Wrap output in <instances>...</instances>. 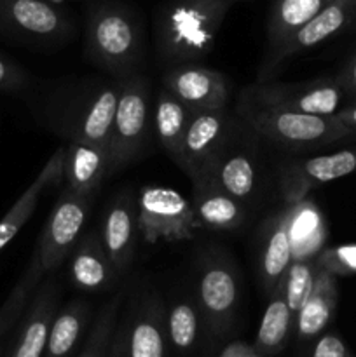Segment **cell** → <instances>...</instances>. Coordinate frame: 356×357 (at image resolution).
<instances>
[{
  "label": "cell",
  "mask_w": 356,
  "mask_h": 357,
  "mask_svg": "<svg viewBox=\"0 0 356 357\" xmlns=\"http://www.w3.org/2000/svg\"><path fill=\"white\" fill-rule=\"evenodd\" d=\"M63 164H65V146H59L49 157V160L44 164L37 178L31 181L30 187L20 195V199L14 202L13 208L0 220V251L27 225V222L34 215L35 208H37L38 201H40V195L44 194L45 188L63 180Z\"/></svg>",
  "instance_id": "7402d4cb"
},
{
  "label": "cell",
  "mask_w": 356,
  "mask_h": 357,
  "mask_svg": "<svg viewBox=\"0 0 356 357\" xmlns=\"http://www.w3.org/2000/svg\"><path fill=\"white\" fill-rule=\"evenodd\" d=\"M309 357H355L353 352L349 351L348 345L344 344L337 333H328L320 335L314 342L313 349H311Z\"/></svg>",
  "instance_id": "836d02e7"
},
{
  "label": "cell",
  "mask_w": 356,
  "mask_h": 357,
  "mask_svg": "<svg viewBox=\"0 0 356 357\" xmlns=\"http://www.w3.org/2000/svg\"><path fill=\"white\" fill-rule=\"evenodd\" d=\"M295 314L286 305L281 288L269 295V303L262 316L253 349L262 357L278 356L285 351L290 337L295 333Z\"/></svg>",
  "instance_id": "484cf974"
},
{
  "label": "cell",
  "mask_w": 356,
  "mask_h": 357,
  "mask_svg": "<svg viewBox=\"0 0 356 357\" xmlns=\"http://www.w3.org/2000/svg\"><path fill=\"white\" fill-rule=\"evenodd\" d=\"M316 260L320 267L327 268L334 275L353 274L356 272V246H342L323 251Z\"/></svg>",
  "instance_id": "d6a6232c"
},
{
  "label": "cell",
  "mask_w": 356,
  "mask_h": 357,
  "mask_svg": "<svg viewBox=\"0 0 356 357\" xmlns=\"http://www.w3.org/2000/svg\"><path fill=\"white\" fill-rule=\"evenodd\" d=\"M138 234V204L133 195H117L103 216L101 241L119 275L131 267Z\"/></svg>",
  "instance_id": "9a60e30c"
},
{
  "label": "cell",
  "mask_w": 356,
  "mask_h": 357,
  "mask_svg": "<svg viewBox=\"0 0 356 357\" xmlns=\"http://www.w3.org/2000/svg\"><path fill=\"white\" fill-rule=\"evenodd\" d=\"M293 261L292 211H281L271 216L262 237L258 274L265 293L271 295L281 284Z\"/></svg>",
  "instance_id": "ac0fdd59"
},
{
  "label": "cell",
  "mask_w": 356,
  "mask_h": 357,
  "mask_svg": "<svg viewBox=\"0 0 356 357\" xmlns=\"http://www.w3.org/2000/svg\"><path fill=\"white\" fill-rule=\"evenodd\" d=\"M218 357H262L253 349V345H248L244 342H232L227 345Z\"/></svg>",
  "instance_id": "74e56055"
},
{
  "label": "cell",
  "mask_w": 356,
  "mask_h": 357,
  "mask_svg": "<svg viewBox=\"0 0 356 357\" xmlns=\"http://www.w3.org/2000/svg\"><path fill=\"white\" fill-rule=\"evenodd\" d=\"M194 112L181 103L175 94L159 87L154 103V129L164 152L171 157L175 164H180L181 146H184L185 131L188 128Z\"/></svg>",
  "instance_id": "d4e9b609"
},
{
  "label": "cell",
  "mask_w": 356,
  "mask_h": 357,
  "mask_svg": "<svg viewBox=\"0 0 356 357\" xmlns=\"http://www.w3.org/2000/svg\"><path fill=\"white\" fill-rule=\"evenodd\" d=\"M47 2H51V3H56V6H58V3H61V2H66V0H47Z\"/></svg>",
  "instance_id": "ab89813d"
},
{
  "label": "cell",
  "mask_w": 356,
  "mask_h": 357,
  "mask_svg": "<svg viewBox=\"0 0 356 357\" xmlns=\"http://www.w3.org/2000/svg\"><path fill=\"white\" fill-rule=\"evenodd\" d=\"M195 300L209 333L215 337L227 335L239 305V284L232 264L225 257L209 255L202 261Z\"/></svg>",
  "instance_id": "52a82bcc"
},
{
  "label": "cell",
  "mask_w": 356,
  "mask_h": 357,
  "mask_svg": "<svg viewBox=\"0 0 356 357\" xmlns=\"http://www.w3.org/2000/svg\"><path fill=\"white\" fill-rule=\"evenodd\" d=\"M335 79H337L342 91H344L346 98H349L351 103H356V49L353 51V54L349 56L346 65L342 66L341 73H339Z\"/></svg>",
  "instance_id": "d590c367"
},
{
  "label": "cell",
  "mask_w": 356,
  "mask_h": 357,
  "mask_svg": "<svg viewBox=\"0 0 356 357\" xmlns=\"http://www.w3.org/2000/svg\"><path fill=\"white\" fill-rule=\"evenodd\" d=\"M202 178L212 180L216 187L222 188L230 197L237 199L243 204H250L255 197L258 185L257 164L248 153L223 150L218 159L213 162L208 173ZM201 180V178H199Z\"/></svg>",
  "instance_id": "cb8c5ba5"
},
{
  "label": "cell",
  "mask_w": 356,
  "mask_h": 357,
  "mask_svg": "<svg viewBox=\"0 0 356 357\" xmlns=\"http://www.w3.org/2000/svg\"><path fill=\"white\" fill-rule=\"evenodd\" d=\"M70 278L75 288L87 293L108 289L119 274L101 241V234H84L70 253Z\"/></svg>",
  "instance_id": "e0dca14e"
},
{
  "label": "cell",
  "mask_w": 356,
  "mask_h": 357,
  "mask_svg": "<svg viewBox=\"0 0 356 357\" xmlns=\"http://www.w3.org/2000/svg\"><path fill=\"white\" fill-rule=\"evenodd\" d=\"M192 208L199 227L209 230H237L244 225L248 206L216 187L208 178L192 181Z\"/></svg>",
  "instance_id": "d6986e66"
},
{
  "label": "cell",
  "mask_w": 356,
  "mask_h": 357,
  "mask_svg": "<svg viewBox=\"0 0 356 357\" xmlns=\"http://www.w3.org/2000/svg\"><path fill=\"white\" fill-rule=\"evenodd\" d=\"M89 319V307L82 300H72L58 310L49 333L44 357H77Z\"/></svg>",
  "instance_id": "83f0119b"
},
{
  "label": "cell",
  "mask_w": 356,
  "mask_h": 357,
  "mask_svg": "<svg viewBox=\"0 0 356 357\" xmlns=\"http://www.w3.org/2000/svg\"><path fill=\"white\" fill-rule=\"evenodd\" d=\"M70 21L47 0H0V33L24 42L54 44L70 33Z\"/></svg>",
  "instance_id": "30bf717a"
},
{
  "label": "cell",
  "mask_w": 356,
  "mask_h": 357,
  "mask_svg": "<svg viewBox=\"0 0 356 357\" xmlns=\"http://www.w3.org/2000/svg\"><path fill=\"white\" fill-rule=\"evenodd\" d=\"M163 87L192 112L220 110L229 101L227 77L195 63L171 66L163 75Z\"/></svg>",
  "instance_id": "4fadbf2b"
},
{
  "label": "cell",
  "mask_w": 356,
  "mask_h": 357,
  "mask_svg": "<svg viewBox=\"0 0 356 357\" xmlns=\"http://www.w3.org/2000/svg\"><path fill=\"white\" fill-rule=\"evenodd\" d=\"M117 101L119 84L100 87L80 110H75L72 114L68 131H66L70 142L108 150Z\"/></svg>",
  "instance_id": "2e32d148"
},
{
  "label": "cell",
  "mask_w": 356,
  "mask_h": 357,
  "mask_svg": "<svg viewBox=\"0 0 356 357\" xmlns=\"http://www.w3.org/2000/svg\"><path fill=\"white\" fill-rule=\"evenodd\" d=\"M166 309L159 296L147 295L128 323V357H166Z\"/></svg>",
  "instance_id": "44dd1931"
},
{
  "label": "cell",
  "mask_w": 356,
  "mask_h": 357,
  "mask_svg": "<svg viewBox=\"0 0 356 357\" xmlns=\"http://www.w3.org/2000/svg\"><path fill=\"white\" fill-rule=\"evenodd\" d=\"M93 201L94 199L73 194L68 188L61 192L35 250L44 274L56 271L65 258L70 257L75 244L82 237V229Z\"/></svg>",
  "instance_id": "ba28073f"
},
{
  "label": "cell",
  "mask_w": 356,
  "mask_h": 357,
  "mask_svg": "<svg viewBox=\"0 0 356 357\" xmlns=\"http://www.w3.org/2000/svg\"><path fill=\"white\" fill-rule=\"evenodd\" d=\"M142 45L140 26L124 6L100 2L89 7L86 52L94 65L114 75H133V68L142 59Z\"/></svg>",
  "instance_id": "3957f363"
},
{
  "label": "cell",
  "mask_w": 356,
  "mask_h": 357,
  "mask_svg": "<svg viewBox=\"0 0 356 357\" xmlns=\"http://www.w3.org/2000/svg\"><path fill=\"white\" fill-rule=\"evenodd\" d=\"M42 275H44V271H42L37 253H34L27 271L23 272L20 281L16 282L13 291L9 293L6 302L0 307V354H2V344L7 338V335H9V331L13 330L14 324L27 312L28 303L34 298Z\"/></svg>",
  "instance_id": "f546056e"
},
{
  "label": "cell",
  "mask_w": 356,
  "mask_h": 357,
  "mask_svg": "<svg viewBox=\"0 0 356 357\" xmlns=\"http://www.w3.org/2000/svg\"><path fill=\"white\" fill-rule=\"evenodd\" d=\"M334 0H272L267 17V54L309 23Z\"/></svg>",
  "instance_id": "4316f807"
},
{
  "label": "cell",
  "mask_w": 356,
  "mask_h": 357,
  "mask_svg": "<svg viewBox=\"0 0 356 357\" xmlns=\"http://www.w3.org/2000/svg\"><path fill=\"white\" fill-rule=\"evenodd\" d=\"M318 268H320V265H318L316 258H295L290 265L286 275L283 278L281 284L278 286V288H281L286 305L295 314V317L299 310L302 309L309 293L313 291Z\"/></svg>",
  "instance_id": "1f68e13d"
},
{
  "label": "cell",
  "mask_w": 356,
  "mask_h": 357,
  "mask_svg": "<svg viewBox=\"0 0 356 357\" xmlns=\"http://www.w3.org/2000/svg\"><path fill=\"white\" fill-rule=\"evenodd\" d=\"M356 173V146L313 157L286 159L278 167L279 192L288 206L300 204L311 190Z\"/></svg>",
  "instance_id": "9c48e42d"
},
{
  "label": "cell",
  "mask_w": 356,
  "mask_h": 357,
  "mask_svg": "<svg viewBox=\"0 0 356 357\" xmlns=\"http://www.w3.org/2000/svg\"><path fill=\"white\" fill-rule=\"evenodd\" d=\"M237 114L260 138L292 152L320 149L332 143L356 138V131L346 128L335 117L295 114L278 108L258 107L239 100Z\"/></svg>",
  "instance_id": "7a4b0ae2"
},
{
  "label": "cell",
  "mask_w": 356,
  "mask_h": 357,
  "mask_svg": "<svg viewBox=\"0 0 356 357\" xmlns=\"http://www.w3.org/2000/svg\"><path fill=\"white\" fill-rule=\"evenodd\" d=\"M108 171H110L108 150L75 142H68V145L65 146L63 178L66 181V188L73 194L94 199Z\"/></svg>",
  "instance_id": "ffe728a7"
},
{
  "label": "cell",
  "mask_w": 356,
  "mask_h": 357,
  "mask_svg": "<svg viewBox=\"0 0 356 357\" xmlns=\"http://www.w3.org/2000/svg\"><path fill=\"white\" fill-rule=\"evenodd\" d=\"M335 119H337L339 122H342L346 128L356 131V103L346 105V107L342 108L337 115H335Z\"/></svg>",
  "instance_id": "f35d334b"
},
{
  "label": "cell",
  "mask_w": 356,
  "mask_h": 357,
  "mask_svg": "<svg viewBox=\"0 0 356 357\" xmlns=\"http://www.w3.org/2000/svg\"><path fill=\"white\" fill-rule=\"evenodd\" d=\"M154 128L150 82L143 75L124 77L119 82V101L112 129L110 169H121L138 159Z\"/></svg>",
  "instance_id": "277c9868"
},
{
  "label": "cell",
  "mask_w": 356,
  "mask_h": 357,
  "mask_svg": "<svg viewBox=\"0 0 356 357\" xmlns=\"http://www.w3.org/2000/svg\"><path fill=\"white\" fill-rule=\"evenodd\" d=\"M230 129L232 122L227 108L194 112L185 131L178 167H181L192 181L205 176L227 149Z\"/></svg>",
  "instance_id": "8fae6325"
},
{
  "label": "cell",
  "mask_w": 356,
  "mask_h": 357,
  "mask_svg": "<svg viewBox=\"0 0 356 357\" xmlns=\"http://www.w3.org/2000/svg\"><path fill=\"white\" fill-rule=\"evenodd\" d=\"M320 265V264H318ZM339 288L337 275L328 272L327 268L320 267L314 281L313 291L309 293L304 302L302 309L299 310L295 319V335L299 342L316 340L320 335L325 333L327 326L334 317L337 309Z\"/></svg>",
  "instance_id": "603a6c76"
},
{
  "label": "cell",
  "mask_w": 356,
  "mask_h": 357,
  "mask_svg": "<svg viewBox=\"0 0 356 357\" xmlns=\"http://www.w3.org/2000/svg\"><path fill=\"white\" fill-rule=\"evenodd\" d=\"M239 100L295 114L335 117L344 108L346 94L337 79L321 77L306 82H257L246 87Z\"/></svg>",
  "instance_id": "5b68a950"
},
{
  "label": "cell",
  "mask_w": 356,
  "mask_h": 357,
  "mask_svg": "<svg viewBox=\"0 0 356 357\" xmlns=\"http://www.w3.org/2000/svg\"><path fill=\"white\" fill-rule=\"evenodd\" d=\"M58 286L52 279L37 288L21 319L9 357H44L49 333L58 314Z\"/></svg>",
  "instance_id": "5bb4252c"
},
{
  "label": "cell",
  "mask_w": 356,
  "mask_h": 357,
  "mask_svg": "<svg viewBox=\"0 0 356 357\" xmlns=\"http://www.w3.org/2000/svg\"><path fill=\"white\" fill-rule=\"evenodd\" d=\"M202 314L198 300L192 296H180L173 300L166 310L168 342L175 351L188 352L198 344Z\"/></svg>",
  "instance_id": "f1b7e54d"
},
{
  "label": "cell",
  "mask_w": 356,
  "mask_h": 357,
  "mask_svg": "<svg viewBox=\"0 0 356 357\" xmlns=\"http://www.w3.org/2000/svg\"><path fill=\"white\" fill-rule=\"evenodd\" d=\"M107 357H128V324L115 328Z\"/></svg>",
  "instance_id": "8d00e7d4"
},
{
  "label": "cell",
  "mask_w": 356,
  "mask_h": 357,
  "mask_svg": "<svg viewBox=\"0 0 356 357\" xmlns=\"http://www.w3.org/2000/svg\"><path fill=\"white\" fill-rule=\"evenodd\" d=\"M122 298H124V291H119L101 307L86 342L77 352V357H107L112 337L117 328L115 324H117V314L121 309Z\"/></svg>",
  "instance_id": "4dcf8cb0"
},
{
  "label": "cell",
  "mask_w": 356,
  "mask_h": 357,
  "mask_svg": "<svg viewBox=\"0 0 356 357\" xmlns=\"http://www.w3.org/2000/svg\"><path fill=\"white\" fill-rule=\"evenodd\" d=\"M199 222L191 201L170 187L147 185L138 195V232L147 244L188 241Z\"/></svg>",
  "instance_id": "8992f818"
},
{
  "label": "cell",
  "mask_w": 356,
  "mask_h": 357,
  "mask_svg": "<svg viewBox=\"0 0 356 357\" xmlns=\"http://www.w3.org/2000/svg\"><path fill=\"white\" fill-rule=\"evenodd\" d=\"M28 84V73L21 66L0 56V89L17 91Z\"/></svg>",
  "instance_id": "e575fe53"
},
{
  "label": "cell",
  "mask_w": 356,
  "mask_h": 357,
  "mask_svg": "<svg viewBox=\"0 0 356 357\" xmlns=\"http://www.w3.org/2000/svg\"><path fill=\"white\" fill-rule=\"evenodd\" d=\"M237 2L241 0H166L156 16L159 58L173 66L206 58Z\"/></svg>",
  "instance_id": "6da1fadb"
},
{
  "label": "cell",
  "mask_w": 356,
  "mask_h": 357,
  "mask_svg": "<svg viewBox=\"0 0 356 357\" xmlns=\"http://www.w3.org/2000/svg\"><path fill=\"white\" fill-rule=\"evenodd\" d=\"M355 21L356 0H334L320 14H316L309 23H306L295 33L290 35L279 47L269 52L267 59H265L264 72H274L283 61L299 54V52L316 47L318 44L328 40V38L335 37L342 30L351 26Z\"/></svg>",
  "instance_id": "7c38bea8"
}]
</instances>
